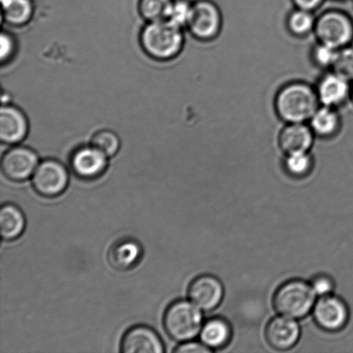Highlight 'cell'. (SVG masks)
<instances>
[{
    "label": "cell",
    "instance_id": "52a82bcc",
    "mask_svg": "<svg viewBox=\"0 0 353 353\" xmlns=\"http://www.w3.org/2000/svg\"><path fill=\"white\" fill-rule=\"evenodd\" d=\"M69 175L67 168L55 160H45L37 165L33 174L32 185L41 196H60L67 189Z\"/></svg>",
    "mask_w": 353,
    "mask_h": 353
},
{
    "label": "cell",
    "instance_id": "f1b7e54d",
    "mask_svg": "<svg viewBox=\"0 0 353 353\" xmlns=\"http://www.w3.org/2000/svg\"><path fill=\"white\" fill-rule=\"evenodd\" d=\"M311 286L318 296H324L330 295V293L333 292L334 283L330 276L318 275L311 282Z\"/></svg>",
    "mask_w": 353,
    "mask_h": 353
},
{
    "label": "cell",
    "instance_id": "9a60e30c",
    "mask_svg": "<svg viewBox=\"0 0 353 353\" xmlns=\"http://www.w3.org/2000/svg\"><path fill=\"white\" fill-rule=\"evenodd\" d=\"M121 351L125 353H162L165 350L157 332L147 326H137L124 334Z\"/></svg>",
    "mask_w": 353,
    "mask_h": 353
},
{
    "label": "cell",
    "instance_id": "4dcf8cb0",
    "mask_svg": "<svg viewBox=\"0 0 353 353\" xmlns=\"http://www.w3.org/2000/svg\"><path fill=\"white\" fill-rule=\"evenodd\" d=\"M174 352L179 353H209L212 352V349L208 347L204 344L196 343V342H186L176 347Z\"/></svg>",
    "mask_w": 353,
    "mask_h": 353
},
{
    "label": "cell",
    "instance_id": "d6a6232c",
    "mask_svg": "<svg viewBox=\"0 0 353 353\" xmlns=\"http://www.w3.org/2000/svg\"><path fill=\"white\" fill-rule=\"evenodd\" d=\"M351 99H352V101L353 103V82H352V84Z\"/></svg>",
    "mask_w": 353,
    "mask_h": 353
},
{
    "label": "cell",
    "instance_id": "ac0fdd59",
    "mask_svg": "<svg viewBox=\"0 0 353 353\" xmlns=\"http://www.w3.org/2000/svg\"><path fill=\"white\" fill-rule=\"evenodd\" d=\"M310 126L316 137L323 139L336 136L341 128V119L336 109L321 105L310 120Z\"/></svg>",
    "mask_w": 353,
    "mask_h": 353
},
{
    "label": "cell",
    "instance_id": "4fadbf2b",
    "mask_svg": "<svg viewBox=\"0 0 353 353\" xmlns=\"http://www.w3.org/2000/svg\"><path fill=\"white\" fill-rule=\"evenodd\" d=\"M352 84L334 72L325 74L316 88L321 105L335 109L344 105L351 99Z\"/></svg>",
    "mask_w": 353,
    "mask_h": 353
},
{
    "label": "cell",
    "instance_id": "30bf717a",
    "mask_svg": "<svg viewBox=\"0 0 353 353\" xmlns=\"http://www.w3.org/2000/svg\"><path fill=\"white\" fill-rule=\"evenodd\" d=\"M190 302L204 311L216 309L223 301L224 288L219 279L212 275L197 276L188 290Z\"/></svg>",
    "mask_w": 353,
    "mask_h": 353
},
{
    "label": "cell",
    "instance_id": "7c38bea8",
    "mask_svg": "<svg viewBox=\"0 0 353 353\" xmlns=\"http://www.w3.org/2000/svg\"><path fill=\"white\" fill-rule=\"evenodd\" d=\"M265 339L272 348L279 351L289 350L299 341L301 330L293 318L285 316L273 318L265 328Z\"/></svg>",
    "mask_w": 353,
    "mask_h": 353
},
{
    "label": "cell",
    "instance_id": "4316f807",
    "mask_svg": "<svg viewBox=\"0 0 353 353\" xmlns=\"http://www.w3.org/2000/svg\"><path fill=\"white\" fill-rule=\"evenodd\" d=\"M193 3L189 0H174L170 16L168 21L181 28L187 27L190 14H192Z\"/></svg>",
    "mask_w": 353,
    "mask_h": 353
},
{
    "label": "cell",
    "instance_id": "44dd1931",
    "mask_svg": "<svg viewBox=\"0 0 353 353\" xmlns=\"http://www.w3.org/2000/svg\"><path fill=\"white\" fill-rule=\"evenodd\" d=\"M3 17L12 26H23L33 15L30 0H2Z\"/></svg>",
    "mask_w": 353,
    "mask_h": 353
},
{
    "label": "cell",
    "instance_id": "83f0119b",
    "mask_svg": "<svg viewBox=\"0 0 353 353\" xmlns=\"http://www.w3.org/2000/svg\"><path fill=\"white\" fill-rule=\"evenodd\" d=\"M337 50L327 45L318 43L312 52L313 61L318 67L331 69L336 57Z\"/></svg>",
    "mask_w": 353,
    "mask_h": 353
},
{
    "label": "cell",
    "instance_id": "d4e9b609",
    "mask_svg": "<svg viewBox=\"0 0 353 353\" xmlns=\"http://www.w3.org/2000/svg\"><path fill=\"white\" fill-rule=\"evenodd\" d=\"M91 145L102 152L107 157H112L119 153L121 141L117 134L110 130H99L92 138Z\"/></svg>",
    "mask_w": 353,
    "mask_h": 353
},
{
    "label": "cell",
    "instance_id": "484cf974",
    "mask_svg": "<svg viewBox=\"0 0 353 353\" xmlns=\"http://www.w3.org/2000/svg\"><path fill=\"white\" fill-rule=\"evenodd\" d=\"M331 71L353 82V47L352 45L337 50Z\"/></svg>",
    "mask_w": 353,
    "mask_h": 353
},
{
    "label": "cell",
    "instance_id": "3957f363",
    "mask_svg": "<svg viewBox=\"0 0 353 353\" xmlns=\"http://www.w3.org/2000/svg\"><path fill=\"white\" fill-rule=\"evenodd\" d=\"M168 334L176 341H188L197 336L203 327V314L199 307L185 300L176 301L164 316Z\"/></svg>",
    "mask_w": 353,
    "mask_h": 353
},
{
    "label": "cell",
    "instance_id": "9c48e42d",
    "mask_svg": "<svg viewBox=\"0 0 353 353\" xmlns=\"http://www.w3.org/2000/svg\"><path fill=\"white\" fill-rule=\"evenodd\" d=\"M318 326L330 332L340 331L349 320V310L343 300L330 295L321 296L314 307Z\"/></svg>",
    "mask_w": 353,
    "mask_h": 353
},
{
    "label": "cell",
    "instance_id": "d6986e66",
    "mask_svg": "<svg viewBox=\"0 0 353 353\" xmlns=\"http://www.w3.org/2000/svg\"><path fill=\"white\" fill-rule=\"evenodd\" d=\"M26 228V217L19 207L6 203L0 210V230L3 240L13 241L21 236Z\"/></svg>",
    "mask_w": 353,
    "mask_h": 353
},
{
    "label": "cell",
    "instance_id": "7402d4cb",
    "mask_svg": "<svg viewBox=\"0 0 353 353\" xmlns=\"http://www.w3.org/2000/svg\"><path fill=\"white\" fill-rule=\"evenodd\" d=\"M316 19L312 12L296 8L287 19V28L296 37H305L314 32Z\"/></svg>",
    "mask_w": 353,
    "mask_h": 353
},
{
    "label": "cell",
    "instance_id": "ffe728a7",
    "mask_svg": "<svg viewBox=\"0 0 353 353\" xmlns=\"http://www.w3.org/2000/svg\"><path fill=\"white\" fill-rule=\"evenodd\" d=\"M200 336L203 343L210 349L223 347L232 336L230 325L223 318H212L203 325Z\"/></svg>",
    "mask_w": 353,
    "mask_h": 353
},
{
    "label": "cell",
    "instance_id": "8992f818",
    "mask_svg": "<svg viewBox=\"0 0 353 353\" xmlns=\"http://www.w3.org/2000/svg\"><path fill=\"white\" fill-rule=\"evenodd\" d=\"M186 28L197 40L209 41L216 39L223 28V15L219 7L211 0L194 2Z\"/></svg>",
    "mask_w": 353,
    "mask_h": 353
},
{
    "label": "cell",
    "instance_id": "603a6c76",
    "mask_svg": "<svg viewBox=\"0 0 353 353\" xmlns=\"http://www.w3.org/2000/svg\"><path fill=\"white\" fill-rule=\"evenodd\" d=\"M174 0H140L141 16L148 22L168 20Z\"/></svg>",
    "mask_w": 353,
    "mask_h": 353
},
{
    "label": "cell",
    "instance_id": "1f68e13d",
    "mask_svg": "<svg viewBox=\"0 0 353 353\" xmlns=\"http://www.w3.org/2000/svg\"><path fill=\"white\" fill-rule=\"evenodd\" d=\"M325 0H292L296 8L309 10V12H314V10L320 8Z\"/></svg>",
    "mask_w": 353,
    "mask_h": 353
},
{
    "label": "cell",
    "instance_id": "277c9868",
    "mask_svg": "<svg viewBox=\"0 0 353 353\" xmlns=\"http://www.w3.org/2000/svg\"><path fill=\"white\" fill-rule=\"evenodd\" d=\"M316 295L309 283L303 280H290L276 290L273 304L282 316L299 319L313 309Z\"/></svg>",
    "mask_w": 353,
    "mask_h": 353
},
{
    "label": "cell",
    "instance_id": "2e32d148",
    "mask_svg": "<svg viewBox=\"0 0 353 353\" xmlns=\"http://www.w3.org/2000/svg\"><path fill=\"white\" fill-rule=\"evenodd\" d=\"M316 134L306 123H286L279 137V145L286 155L310 152Z\"/></svg>",
    "mask_w": 353,
    "mask_h": 353
},
{
    "label": "cell",
    "instance_id": "cb8c5ba5",
    "mask_svg": "<svg viewBox=\"0 0 353 353\" xmlns=\"http://www.w3.org/2000/svg\"><path fill=\"white\" fill-rule=\"evenodd\" d=\"M285 169L294 178H303L312 171L314 161L309 152L286 155Z\"/></svg>",
    "mask_w": 353,
    "mask_h": 353
},
{
    "label": "cell",
    "instance_id": "f546056e",
    "mask_svg": "<svg viewBox=\"0 0 353 353\" xmlns=\"http://www.w3.org/2000/svg\"><path fill=\"white\" fill-rule=\"evenodd\" d=\"M0 47H1L0 58H1L2 64H5L10 61L16 51V43L12 34L5 32L1 34Z\"/></svg>",
    "mask_w": 353,
    "mask_h": 353
},
{
    "label": "cell",
    "instance_id": "8fae6325",
    "mask_svg": "<svg viewBox=\"0 0 353 353\" xmlns=\"http://www.w3.org/2000/svg\"><path fill=\"white\" fill-rule=\"evenodd\" d=\"M105 154L91 146L76 150L71 157L72 172L79 179L92 180L103 174L108 165Z\"/></svg>",
    "mask_w": 353,
    "mask_h": 353
},
{
    "label": "cell",
    "instance_id": "7a4b0ae2",
    "mask_svg": "<svg viewBox=\"0 0 353 353\" xmlns=\"http://www.w3.org/2000/svg\"><path fill=\"white\" fill-rule=\"evenodd\" d=\"M141 44L145 53L151 58L172 60L182 50V29L168 20L150 23L141 31Z\"/></svg>",
    "mask_w": 353,
    "mask_h": 353
},
{
    "label": "cell",
    "instance_id": "5bb4252c",
    "mask_svg": "<svg viewBox=\"0 0 353 353\" xmlns=\"http://www.w3.org/2000/svg\"><path fill=\"white\" fill-rule=\"evenodd\" d=\"M29 123L17 107L3 105L0 110V140L3 144L15 145L26 137Z\"/></svg>",
    "mask_w": 353,
    "mask_h": 353
},
{
    "label": "cell",
    "instance_id": "e0dca14e",
    "mask_svg": "<svg viewBox=\"0 0 353 353\" xmlns=\"http://www.w3.org/2000/svg\"><path fill=\"white\" fill-rule=\"evenodd\" d=\"M143 254L139 242L131 238H122L110 248L107 259L113 269L128 272L139 264Z\"/></svg>",
    "mask_w": 353,
    "mask_h": 353
},
{
    "label": "cell",
    "instance_id": "ba28073f",
    "mask_svg": "<svg viewBox=\"0 0 353 353\" xmlns=\"http://www.w3.org/2000/svg\"><path fill=\"white\" fill-rule=\"evenodd\" d=\"M39 160L36 152L26 147H13L3 155V175L14 182H22L36 171Z\"/></svg>",
    "mask_w": 353,
    "mask_h": 353
},
{
    "label": "cell",
    "instance_id": "5b68a950",
    "mask_svg": "<svg viewBox=\"0 0 353 353\" xmlns=\"http://www.w3.org/2000/svg\"><path fill=\"white\" fill-rule=\"evenodd\" d=\"M314 33L318 43L340 50L353 41V20L342 10H327L317 17Z\"/></svg>",
    "mask_w": 353,
    "mask_h": 353
},
{
    "label": "cell",
    "instance_id": "6da1fadb",
    "mask_svg": "<svg viewBox=\"0 0 353 353\" xmlns=\"http://www.w3.org/2000/svg\"><path fill=\"white\" fill-rule=\"evenodd\" d=\"M320 106L316 90L301 81L283 85L275 99L276 115L285 123L310 122Z\"/></svg>",
    "mask_w": 353,
    "mask_h": 353
}]
</instances>
